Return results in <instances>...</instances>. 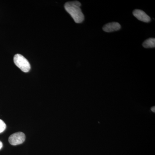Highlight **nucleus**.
Returning a JSON list of instances; mask_svg holds the SVG:
<instances>
[{
	"label": "nucleus",
	"instance_id": "f257e3e1",
	"mask_svg": "<svg viewBox=\"0 0 155 155\" xmlns=\"http://www.w3.org/2000/svg\"><path fill=\"white\" fill-rule=\"evenodd\" d=\"M81 5L78 1L68 2L64 5L66 11L77 23H81L84 20V15L80 8Z\"/></svg>",
	"mask_w": 155,
	"mask_h": 155
},
{
	"label": "nucleus",
	"instance_id": "f03ea898",
	"mask_svg": "<svg viewBox=\"0 0 155 155\" xmlns=\"http://www.w3.org/2000/svg\"><path fill=\"white\" fill-rule=\"evenodd\" d=\"M14 64L23 72H29L31 69L30 64L28 60L22 55L17 54L14 58Z\"/></svg>",
	"mask_w": 155,
	"mask_h": 155
},
{
	"label": "nucleus",
	"instance_id": "7ed1b4c3",
	"mask_svg": "<svg viewBox=\"0 0 155 155\" xmlns=\"http://www.w3.org/2000/svg\"><path fill=\"white\" fill-rule=\"evenodd\" d=\"M25 139L24 133L21 132H16L10 136L9 142L12 145L16 146L23 143L25 141Z\"/></svg>",
	"mask_w": 155,
	"mask_h": 155
},
{
	"label": "nucleus",
	"instance_id": "20e7f679",
	"mask_svg": "<svg viewBox=\"0 0 155 155\" xmlns=\"http://www.w3.org/2000/svg\"><path fill=\"white\" fill-rule=\"evenodd\" d=\"M133 14L136 18L142 22H149L150 21L151 19L149 16L142 10L136 9L133 11Z\"/></svg>",
	"mask_w": 155,
	"mask_h": 155
},
{
	"label": "nucleus",
	"instance_id": "39448f33",
	"mask_svg": "<svg viewBox=\"0 0 155 155\" xmlns=\"http://www.w3.org/2000/svg\"><path fill=\"white\" fill-rule=\"evenodd\" d=\"M121 27V25L118 22H112L104 25L103 29L105 32H111L119 30Z\"/></svg>",
	"mask_w": 155,
	"mask_h": 155
},
{
	"label": "nucleus",
	"instance_id": "423d86ee",
	"mask_svg": "<svg viewBox=\"0 0 155 155\" xmlns=\"http://www.w3.org/2000/svg\"><path fill=\"white\" fill-rule=\"evenodd\" d=\"M143 46L145 48H153L155 47V38H150L145 41L143 43Z\"/></svg>",
	"mask_w": 155,
	"mask_h": 155
},
{
	"label": "nucleus",
	"instance_id": "0eeeda50",
	"mask_svg": "<svg viewBox=\"0 0 155 155\" xmlns=\"http://www.w3.org/2000/svg\"><path fill=\"white\" fill-rule=\"evenodd\" d=\"M6 128L5 123L2 119H0V133H2L3 131H5Z\"/></svg>",
	"mask_w": 155,
	"mask_h": 155
},
{
	"label": "nucleus",
	"instance_id": "6e6552de",
	"mask_svg": "<svg viewBox=\"0 0 155 155\" xmlns=\"http://www.w3.org/2000/svg\"><path fill=\"white\" fill-rule=\"evenodd\" d=\"M3 147V143L1 141H0V150L2 149Z\"/></svg>",
	"mask_w": 155,
	"mask_h": 155
}]
</instances>
